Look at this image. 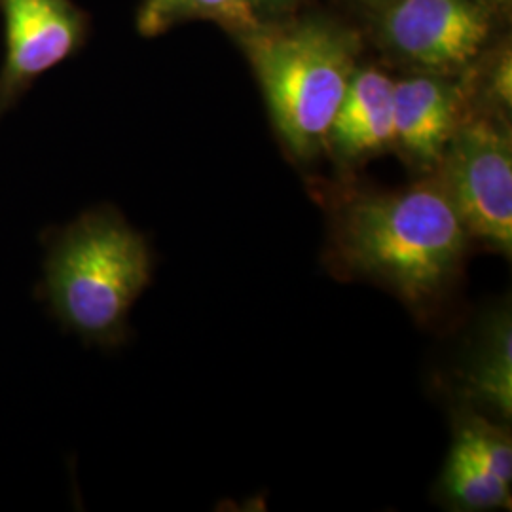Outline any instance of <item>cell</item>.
Listing matches in <instances>:
<instances>
[{"label":"cell","instance_id":"6da1fadb","mask_svg":"<svg viewBox=\"0 0 512 512\" xmlns=\"http://www.w3.org/2000/svg\"><path fill=\"white\" fill-rule=\"evenodd\" d=\"M471 238L433 175L393 192H361L336 207L329 260L340 275L427 311L458 281Z\"/></svg>","mask_w":512,"mask_h":512},{"label":"cell","instance_id":"7a4b0ae2","mask_svg":"<svg viewBox=\"0 0 512 512\" xmlns=\"http://www.w3.org/2000/svg\"><path fill=\"white\" fill-rule=\"evenodd\" d=\"M281 143L298 160H310L357 69L359 38L323 19L285 27L262 23L241 35Z\"/></svg>","mask_w":512,"mask_h":512},{"label":"cell","instance_id":"3957f363","mask_svg":"<svg viewBox=\"0 0 512 512\" xmlns=\"http://www.w3.org/2000/svg\"><path fill=\"white\" fill-rule=\"evenodd\" d=\"M152 277L145 238L110 211L76 220L48 260V294L57 315L90 340L120 336Z\"/></svg>","mask_w":512,"mask_h":512},{"label":"cell","instance_id":"277c9868","mask_svg":"<svg viewBox=\"0 0 512 512\" xmlns=\"http://www.w3.org/2000/svg\"><path fill=\"white\" fill-rule=\"evenodd\" d=\"M471 241L512 253V139L503 116L467 112L433 171Z\"/></svg>","mask_w":512,"mask_h":512},{"label":"cell","instance_id":"5b68a950","mask_svg":"<svg viewBox=\"0 0 512 512\" xmlns=\"http://www.w3.org/2000/svg\"><path fill=\"white\" fill-rule=\"evenodd\" d=\"M490 33L492 16L482 0H393L382 8L385 48L420 73L467 69Z\"/></svg>","mask_w":512,"mask_h":512},{"label":"cell","instance_id":"8992f818","mask_svg":"<svg viewBox=\"0 0 512 512\" xmlns=\"http://www.w3.org/2000/svg\"><path fill=\"white\" fill-rule=\"evenodd\" d=\"M6 27V63L0 110L16 93L73 52L82 18L69 0H0Z\"/></svg>","mask_w":512,"mask_h":512},{"label":"cell","instance_id":"52a82bcc","mask_svg":"<svg viewBox=\"0 0 512 512\" xmlns=\"http://www.w3.org/2000/svg\"><path fill=\"white\" fill-rule=\"evenodd\" d=\"M465 107V90L444 74L418 73L395 82V148L414 167L433 173Z\"/></svg>","mask_w":512,"mask_h":512},{"label":"cell","instance_id":"ba28073f","mask_svg":"<svg viewBox=\"0 0 512 512\" xmlns=\"http://www.w3.org/2000/svg\"><path fill=\"white\" fill-rule=\"evenodd\" d=\"M395 82L376 67H357L330 124L325 148L353 164L395 148Z\"/></svg>","mask_w":512,"mask_h":512},{"label":"cell","instance_id":"9c48e42d","mask_svg":"<svg viewBox=\"0 0 512 512\" xmlns=\"http://www.w3.org/2000/svg\"><path fill=\"white\" fill-rule=\"evenodd\" d=\"M463 399L494 414L499 420L512 416V317L511 306L488 313L476 330L475 342L459 370Z\"/></svg>","mask_w":512,"mask_h":512},{"label":"cell","instance_id":"30bf717a","mask_svg":"<svg viewBox=\"0 0 512 512\" xmlns=\"http://www.w3.org/2000/svg\"><path fill=\"white\" fill-rule=\"evenodd\" d=\"M442 503L456 511L511 509V484L486 471L452 444L440 475Z\"/></svg>","mask_w":512,"mask_h":512},{"label":"cell","instance_id":"8fae6325","mask_svg":"<svg viewBox=\"0 0 512 512\" xmlns=\"http://www.w3.org/2000/svg\"><path fill=\"white\" fill-rule=\"evenodd\" d=\"M192 18L213 19L239 35L262 23L251 0H145L139 12V31L154 37Z\"/></svg>","mask_w":512,"mask_h":512},{"label":"cell","instance_id":"7c38bea8","mask_svg":"<svg viewBox=\"0 0 512 512\" xmlns=\"http://www.w3.org/2000/svg\"><path fill=\"white\" fill-rule=\"evenodd\" d=\"M452 444L486 471L512 484V440L503 425L475 410H461L456 416Z\"/></svg>","mask_w":512,"mask_h":512},{"label":"cell","instance_id":"4fadbf2b","mask_svg":"<svg viewBox=\"0 0 512 512\" xmlns=\"http://www.w3.org/2000/svg\"><path fill=\"white\" fill-rule=\"evenodd\" d=\"M486 93L490 103L497 109L509 110L512 103V61L511 50L503 52L495 59L494 67L490 69Z\"/></svg>","mask_w":512,"mask_h":512},{"label":"cell","instance_id":"5bb4252c","mask_svg":"<svg viewBox=\"0 0 512 512\" xmlns=\"http://www.w3.org/2000/svg\"><path fill=\"white\" fill-rule=\"evenodd\" d=\"M294 0H251L253 8H255L256 16L260 18L264 12H275L279 8H285L289 4H293Z\"/></svg>","mask_w":512,"mask_h":512},{"label":"cell","instance_id":"9a60e30c","mask_svg":"<svg viewBox=\"0 0 512 512\" xmlns=\"http://www.w3.org/2000/svg\"><path fill=\"white\" fill-rule=\"evenodd\" d=\"M363 2H366V4H370V6H374V8H385L387 4H391L393 0H363Z\"/></svg>","mask_w":512,"mask_h":512},{"label":"cell","instance_id":"2e32d148","mask_svg":"<svg viewBox=\"0 0 512 512\" xmlns=\"http://www.w3.org/2000/svg\"><path fill=\"white\" fill-rule=\"evenodd\" d=\"M482 2H484V4H490V2H494V0H482Z\"/></svg>","mask_w":512,"mask_h":512}]
</instances>
